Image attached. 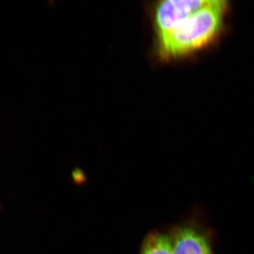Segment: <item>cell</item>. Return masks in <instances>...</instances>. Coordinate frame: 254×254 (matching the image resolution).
Instances as JSON below:
<instances>
[{
    "instance_id": "7a4b0ae2",
    "label": "cell",
    "mask_w": 254,
    "mask_h": 254,
    "mask_svg": "<svg viewBox=\"0 0 254 254\" xmlns=\"http://www.w3.org/2000/svg\"><path fill=\"white\" fill-rule=\"evenodd\" d=\"M173 254H215L214 232L198 219L191 218L172 227Z\"/></svg>"
},
{
    "instance_id": "277c9868",
    "label": "cell",
    "mask_w": 254,
    "mask_h": 254,
    "mask_svg": "<svg viewBox=\"0 0 254 254\" xmlns=\"http://www.w3.org/2000/svg\"><path fill=\"white\" fill-rule=\"evenodd\" d=\"M138 254H173L171 231L150 232L143 239Z\"/></svg>"
},
{
    "instance_id": "3957f363",
    "label": "cell",
    "mask_w": 254,
    "mask_h": 254,
    "mask_svg": "<svg viewBox=\"0 0 254 254\" xmlns=\"http://www.w3.org/2000/svg\"><path fill=\"white\" fill-rule=\"evenodd\" d=\"M213 0H167L159 2L155 13L158 36L180 26L195 12L211 4Z\"/></svg>"
},
{
    "instance_id": "6da1fadb",
    "label": "cell",
    "mask_w": 254,
    "mask_h": 254,
    "mask_svg": "<svg viewBox=\"0 0 254 254\" xmlns=\"http://www.w3.org/2000/svg\"><path fill=\"white\" fill-rule=\"evenodd\" d=\"M226 3L213 0L180 26L158 36V52L163 60L175 59L203 48L221 29Z\"/></svg>"
}]
</instances>
